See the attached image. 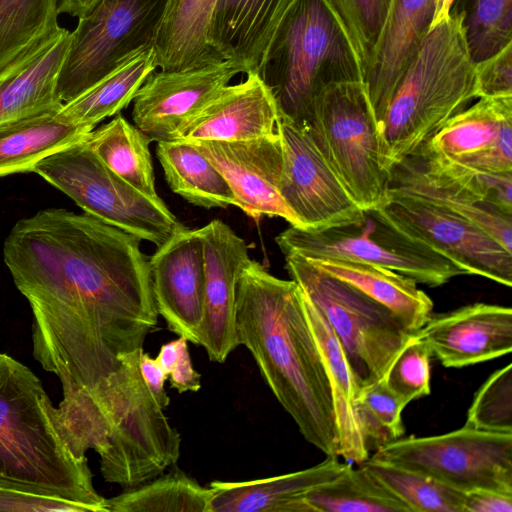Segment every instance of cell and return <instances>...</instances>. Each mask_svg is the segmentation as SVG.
Masks as SVG:
<instances>
[{
	"label": "cell",
	"instance_id": "30bf717a",
	"mask_svg": "<svg viewBox=\"0 0 512 512\" xmlns=\"http://www.w3.org/2000/svg\"><path fill=\"white\" fill-rule=\"evenodd\" d=\"M275 241L284 256L371 264L432 287L465 274L448 258L399 232L377 210L365 211L360 222L322 230L290 225Z\"/></svg>",
	"mask_w": 512,
	"mask_h": 512
},
{
	"label": "cell",
	"instance_id": "2e32d148",
	"mask_svg": "<svg viewBox=\"0 0 512 512\" xmlns=\"http://www.w3.org/2000/svg\"><path fill=\"white\" fill-rule=\"evenodd\" d=\"M244 68L222 60L200 67L153 72L133 98V121L151 141L173 140L180 127Z\"/></svg>",
	"mask_w": 512,
	"mask_h": 512
},
{
	"label": "cell",
	"instance_id": "e575fe53",
	"mask_svg": "<svg viewBox=\"0 0 512 512\" xmlns=\"http://www.w3.org/2000/svg\"><path fill=\"white\" fill-rule=\"evenodd\" d=\"M210 487L174 469L106 499L108 512H210Z\"/></svg>",
	"mask_w": 512,
	"mask_h": 512
},
{
	"label": "cell",
	"instance_id": "83f0119b",
	"mask_svg": "<svg viewBox=\"0 0 512 512\" xmlns=\"http://www.w3.org/2000/svg\"><path fill=\"white\" fill-rule=\"evenodd\" d=\"M309 260L319 269L347 282L388 308L410 333L419 331L432 316V300L407 276L387 268L348 260Z\"/></svg>",
	"mask_w": 512,
	"mask_h": 512
},
{
	"label": "cell",
	"instance_id": "7bdbcfd3",
	"mask_svg": "<svg viewBox=\"0 0 512 512\" xmlns=\"http://www.w3.org/2000/svg\"><path fill=\"white\" fill-rule=\"evenodd\" d=\"M475 96L512 97V43L475 64Z\"/></svg>",
	"mask_w": 512,
	"mask_h": 512
},
{
	"label": "cell",
	"instance_id": "f35d334b",
	"mask_svg": "<svg viewBox=\"0 0 512 512\" xmlns=\"http://www.w3.org/2000/svg\"><path fill=\"white\" fill-rule=\"evenodd\" d=\"M405 406L383 379L359 390L356 412L368 445L372 441L378 447L402 437Z\"/></svg>",
	"mask_w": 512,
	"mask_h": 512
},
{
	"label": "cell",
	"instance_id": "f546056e",
	"mask_svg": "<svg viewBox=\"0 0 512 512\" xmlns=\"http://www.w3.org/2000/svg\"><path fill=\"white\" fill-rule=\"evenodd\" d=\"M216 0H169L154 51L157 67L181 71L222 61L208 43Z\"/></svg>",
	"mask_w": 512,
	"mask_h": 512
},
{
	"label": "cell",
	"instance_id": "f6af8a7d",
	"mask_svg": "<svg viewBox=\"0 0 512 512\" xmlns=\"http://www.w3.org/2000/svg\"><path fill=\"white\" fill-rule=\"evenodd\" d=\"M176 340L177 356L168 373L170 385L179 393L197 392L201 388V375L192 365L188 340L182 336Z\"/></svg>",
	"mask_w": 512,
	"mask_h": 512
},
{
	"label": "cell",
	"instance_id": "74e56055",
	"mask_svg": "<svg viewBox=\"0 0 512 512\" xmlns=\"http://www.w3.org/2000/svg\"><path fill=\"white\" fill-rule=\"evenodd\" d=\"M59 0H0V65L57 28Z\"/></svg>",
	"mask_w": 512,
	"mask_h": 512
},
{
	"label": "cell",
	"instance_id": "44dd1931",
	"mask_svg": "<svg viewBox=\"0 0 512 512\" xmlns=\"http://www.w3.org/2000/svg\"><path fill=\"white\" fill-rule=\"evenodd\" d=\"M437 0H391L363 83L378 126L391 95L432 28Z\"/></svg>",
	"mask_w": 512,
	"mask_h": 512
},
{
	"label": "cell",
	"instance_id": "ab89813d",
	"mask_svg": "<svg viewBox=\"0 0 512 512\" xmlns=\"http://www.w3.org/2000/svg\"><path fill=\"white\" fill-rule=\"evenodd\" d=\"M339 19L363 71L381 34L391 0H324Z\"/></svg>",
	"mask_w": 512,
	"mask_h": 512
},
{
	"label": "cell",
	"instance_id": "f907efd6",
	"mask_svg": "<svg viewBox=\"0 0 512 512\" xmlns=\"http://www.w3.org/2000/svg\"><path fill=\"white\" fill-rule=\"evenodd\" d=\"M452 0H437L436 13L432 26L448 17Z\"/></svg>",
	"mask_w": 512,
	"mask_h": 512
},
{
	"label": "cell",
	"instance_id": "ffe728a7",
	"mask_svg": "<svg viewBox=\"0 0 512 512\" xmlns=\"http://www.w3.org/2000/svg\"><path fill=\"white\" fill-rule=\"evenodd\" d=\"M416 333L443 366L461 368L512 351V310L475 303L431 316Z\"/></svg>",
	"mask_w": 512,
	"mask_h": 512
},
{
	"label": "cell",
	"instance_id": "681fc988",
	"mask_svg": "<svg viewBox=\"0 0 512 512\" xmlns=\"http://www.w3.org/2000/svg\"><path fill=\"white\" fill-rule=\"evenodd\" d=\"M177 356V340L170 341L161 346L156 360L162 366L167 376Z\"/></svg>",
	"mask_w": 512,
	"mask_h": 512
},
{
	"label": "cell",
	"instance_id": "f1b7e54d",
	"mask_svg": "<svg viewBox=\"0 0 512 512\" xmlns=\"http://www.w3.org/2000/svg\"><path fill=\"white\" fill-rule=\"evenodd\" d=\"M61 107L0 123V176L32 171L45 157L87 137L91 131L66 120Z\"/></svg>",
	"mask_w": 512,
	"mask_h": 512
},
{
	"label": "cell",
	"instance_id": "60d3db41",
	"mask_svg": "<svg viewBox=\"0 0 512 512\" xmlns=\"http://www.w3.org/2000/svg\"><path fill=\"white\" fill-rule=\"evenodd\" d=\"M466 426L493 433H512V365L495 371L477 391Z\"/></svg>",
	"mask_w": 512,
	"mask_h": 512
},
{
	"label": "cell",
	"instance_id": "bcb514c9",
	"mask_svg": "<svg viewBox=\"0 0 512 512\" xmlns=\"http://www.w3.org/2000/svg\"><path fill=\"white\" fill-rule=\"evenodd\" d=\"M464 512H512V494L493 490L465 493Z\"/></svg>",
	"mask_w": 512,
	"mask_h": 512
},
{
	"label": "cell",
	"instance_id": "4316f807",
	"mask_svg": "<svg viewBox=\"0 0 512 512\" xmlns=\"http://www.w3.org/2000/svg\"><path fill=\"white\" fill-rule=\"evenodd\" d=\"M301 293L305 313L330 380L339 433L340 456L347 463L361 464L369 458V445L362 433L356 412L359 386L338 338L319 310L302 291Z\"/></svg>",
	"mask_w": 512,
	"mask_h": 512
},
{
	"label": "cell",
	"instance_id": "e0dca14e",
	"mask_svg": "<svg viewBox=\"0 0 512 512\" xmlns=\"http://www.w3.org/2000/svg\"><path fill=\"white\" fill-rule=\"evenodd\" d=\"M192 143L222 173L236 206L248 216L256 220L262 216L281 217L301 228L279 192L283 169L279 132L248 140Z\"/></svg>",
	"mask_w": 512,
	"mask_h": 512
},
{
	"label": "cell",
	"instance_id": "d590c367",
	"mask_svg": "<svg viewBox=\"0 0 512 512\" xmlns=\"http://www.w3.org/2000/svg\"><path fill=\"white\" fill-rule=\"evenodd\" d=\"M448 16L460 20L474 65L512 43V0H452Z\"/></svg>",
	"mask_w": 512,
	"mask_h": 512
},
{
	"label": "cell",
	"instance_id": "cb8c5ba5",
	"mask_svg": "<svg viewBox=\"0 0 512 512\" xmlns=\"http://www.w3.org/2000/svg\"><path fill=\"white\" fill-rule=\"evenodd\" d=\"M388 194L416 198L450 210L483 229L512 253V215L429 167L416 154L391 169Z\"/></svg>",
	"mask_w": 512,
	"mask_h": 512
},
{
	"label": "cell",
	"instance_id": "5b68a950",
	"mask_svg": "<svg viewBox=\"0 0 512 512\" xmlns=\"http://www.w3.org/2000/svg\"><path fill=\"white\" fill-rule=\"evenodd\" d=\"M272 94L279 117L305 128L315 97L332 83L363 81L357 53L324 0H294L256 73Z\"/></svg>",
	"mask_w": 512,
	"mask_h": 512
},
{
	"label": "cell",
	"instance_id": "3957f363",
	"mask_svg": "<svg viewBox=\"0 0 512 512\" xmlns=\"http://www.w3.org/2000/svg\"><path fill=\"white\" fill-rule=\"evenodd\" d=\"M0 486L92 505L108 512L87 458L74 454L41 380L0 352Z\"/></svg>",
	"mask_w": 512,
	"mask_h": 512
},
{
	"label": "cell",
	"instance_id": "b9f144b4",
	"mask_svg": "<svg viewBox=\"0 0 512 512\" xmlns=\"http://www.w3.org/2000/svg\"><path fill=\"white\" fill-rule=\"evenodd\" d=\"M432 355L428 344L415 333L386 372L384 382L406 405L430 394Z\"/></svg>",
	"mask_w": 512,
	"mask_h": 512
},
{
	"label": "cell",
	"instance_id": "7dc6e473",
	"mask_svg": "<svg viewBox=\"0 0 512 512\" xmlns=\"http://www.w3.org/2000/svg\"><path fill=\"white\" fill-rule=\"evenodd\" d=\"M139 370L143 381L150 389L158 403L166 409L170 398L165 390V382L168 376L156 358L142 351L139 359Z\"/></svg>",
	"mask_w": 512,
	"mask_h": 512
},
{
	"label": "cell",
	"instance_id": "7a4b0ae2",
	"mask_svg": "<svg viewBox=\"0 0 512 512\" xmlns=\"http://www.w3.org/2000/svg\"><path fill=\"white\" fill-rule=\"evenodd\" d=\"M236 327L239 345L249 350L304 439L326 456L339 457L330 380L296 282L273 276L251 259L237 286Z\"/></svg>",
	"mask_w": 512,
	"mask_h": 512
},
{
	"label": "cell",
	"instance_id": "4dcf8cb0",
	"mask_svg": "<svg viewBox=\"0 0 512 512\" xmlns=\"http://www.w3.org/2000/svg\"><path fill=\"white\" fill-rule=\"evenodd\" d=\"M157 68L154 47L143 48L80 96L63 104L59 113L92 131L99 122L126 108Z\"/></svg>",
	"mask_w": 512,
	"mask_h": 512
},
{
	"label": "cell",
	"instance_id": "484cf974",
	"mask_svg": "<svg viewBox=\"0 0 512 512\" xmlns=\"http://www.w3.org/2000/svg\"><path fill=\"white\" fill-rule=\"evenodd\" d=\"M294 0H216L207 39L221 60L257 73L263 54Z\"/></svg>",
	"mask_w": 512,
	"mask_h": 512
},
{
	"label": "cell",
	"instance_id": "ba28073f",
	"mask_svg": "<svg viewBox=\"0 0 512 512\" xmlns=\"http://www.w3.org/2000/svg\"><path fill=\"white\" fill-rule=\"evenodd\" d=\"M304 129L360 209L388 203L389 173L381 166L378 126L363 81L323 88Z\"/></svg>",
	"mask_w": 512,
	"mask_h": 512
},
{
	"label": "cell",
	"instance_id": "5bb4252c",
	"mask_svg": "<svg viewBox=\"0 0 512 512\" xmlns=\"http://www.w3.org/2000/svg\"><path fill=\"white\" fill-rule=\"evenodd\" d=\"M283 149L280 195L306 230L360 222L365 211L348 194L306 129L279 117Z\"/></svg>",
	"mask_w": 512,
	"mask_h": 512
},
{
	"label": "cell",
	"instance_id": "8d00e7d4",
	"mask_svg": "<svg viewBox=\"0 0 512 512\" xmlns=\"http://www.w3.org/2000/svg\"><path fill=\"white\" fill-rule=\"evenodd\" d=\"M359 465L411 512H464L465 493L427 475L369 458Z\"/></svg>",
	"mask_w": 512,
	"mask_h": 512
},
{
	"label": "cell",
	"instance_id": "ac0fdd59",
	"mask_svg": "<svg viewBox=\"0 0 512 512\" xmlns=\"http://www.w3.org/2000/svg\"><path fill=\"white\" fill-rule=\"evenodd\" d=\"M199 232L205 259V303L199 345L211 361L223 363L239 346L237 286L251 258L246 242L222 220H212Z\"/></svg>",
	"mask_w": 512,
	"mask_h": 512
},
{
	"label": "cell",
	"instance_id": "ee69618b",
	"mask_svg": "<svg viewBox=\"0 0 512 512\" xmlns=\"http://www.w3.org/2000/svg\"><path fill=\"white\" fill-rule=\"evenodd\" d=\"M0 511L98 512L97 508L92 505L2 486H0Z\"/></svg>",
	"mask_w": 512,
	"mask_h": 512
},
{
	"label": "cell",
	"instance_id": "52a82bcc",
	"mask_svg": "<svg viewBox=\"0 0 512 512\" xmlns=\"http://www.w3.org/2000/svg\"><path fill=\"white\" fill-rule=\"evenodd\" d=\"M285 263L292 280L338 338L359 390L384 379L413 333L388 308L306 257L285 255Z\"/></svg>",
	"mask_w": 512,
	"mask_h": 512
},
{
	"label": "cell",
	"instance_id": "7402d4cb",
	"mask_svg": "<svg viewBox=\"0 0 512 512\" xmlns=\"http://www.w3.org/2000/svg\"><path fill=\"white\" fill-rule=\"evenodd\" d=\"M246 75L244 81L223 87L180 127L174 139L240 141L276 134L279 112L272 94L256 73Z\"/></svg>",
	"mask_w": 512,
	"mask_h": 512
},
{
	"label": "cell",
	"instance_id": "8fae6325",
	"mask_svg": "<svg viewBox=\"0 0 512 512\" xmlns=\"http://www.w3.org/2000/svg\"><path fill=\"white\" fill-rule=\"evenodd\" d=\"M169 0H99L78 18L56 85L66 104L154 45Z\"/></svg>",
	"mask_w": 512,
	"mask_h": 512
},
{
	"label": "cell",
	"instance_id": "d4e9b609",
	"mask_svg": "<svg viewBox=\"0 0 512 512\" xmlns=\"http://www.w3.org/2000/svg\"><path fill=\"white\" fill-rule=\"evenodd\" d=\"M347 462L336 456L284 475L248 481H212L210 512H311L305 496L335 479Z\"/></svg>",
	"mask_w": 512,
	"mask_h": 512
},
{
	"label": "cell",
	"instance_id": "836d02e7",
	"mask_svg": "<svg viewBox=\"0 0 512 512\" xmlns=\"http://www.w3.org/2000/svg\"><path fill=\"white\" fill-rule=\"evenodd\" d=\"M311 512H411L363 466L347 463L333 480L305 496Z\"/></svg>",
	"mask_w": 512,
	"mask_h": 512
},
{
	"label": "cell",
	"instance_id": "4fadbf2b",
	"mask_svg": "<svg viewBox=\"0 0 512 512\" xmlns=\"http://www.w3.org/2000/svg\"><path fill=\"white\" fill-rule=\"evenodd\" d=\"M377 211L399 232L448 258L465 274L511 287L512 253L465 218L402 195H390L388 203Z\"/></svg>",
	"mask_w": 512,
	"mask_h": 512
},
{
	"label": "cell",
	"instance_id": "7c38bea8",
	"mask_svg": "<svg viewBox=\"0 0 512 512\" xmlns=\"http://www.w3.org/2000/svg\"><path fill=\"white\" fill-rule=\"evenodd\" d=\"M369 459L427 475L455 490L512 494V433L464 425L437 436L398 438Z\"/></svg>",
	"mask_w": 512,
	"mask_h": 512
},
{
	"label": "cell",
	"instance_id": "603a6c76",
	"mask_svg": "<svg viewBox=\"0 0 512 512\" xmlns=\"http://www.w3.org/2000/svg\"><path fill=\"white\" fill-rule=\"evenodd\" d=\"M70 39L59 25L0 65V123L63 105L56 85Z\"/></svg>",
	"mask_w": 512,
	"mask_h": 512
},
{
	"label": "cell",
	"instance_id": "d6a6232c",
	"mask_svg": "<svg viewBox=\"0 0 512 512\" xmlns=\"http://www.w3.org/2000/svg\"><path fill=\"white\" fill-rule=\"evenodd\" d=\"M85 141L93 153L116 175L141 193L159 197L149 144L151 140L124 117L92 130Z\"/></svg>",
	"mask_w": 512,
	"mask_h": 512
},
{
	"label": "cell",
	"instance_id": "c3c4849f",
	"mask_svg": "<svg viewBox=\"0 0 512 512\" xmlns=\"http://www.w3.org/2000/svg\"><path fill=\"white\" fill-rule=\"evenodd\" d=\"M99 0H59V15L64 13L80 18L89 12Z\"/></svg>",
	"mask_w": 512,
	"mask_h": 512
},
{
	"label": "cell",
	"instance_id": "1f68e13d",
	"mask_svg": "<svg viewBox=\"0 0 512 512\" xmlns=\"http://www.w3.org/2000/svg\"><path fill=\"white\" fill-rule=\"evenodd\" d=\"M156 153L170 189L190 204L206 209L236 206L230 185L194 143L159 141Z\"/></svg>",
	"mask_w": 512,
	"mask_h": 512
},
{
	"label": "cell",
	"instance_id": "9a60e30c",
	"mask_svg": "<svg viewBox=\"0 0 512 512\" xmlns=\"http://www.w3.org/2000/svg\"><path fill=\"white\" fill-rule=\"evenodd\" d=\"M158 314L170 331L199 345L204 317L205 259L199 229L179 224L149 258Z\"/></svg>",
	"mask_w": 512,
	"mask_h": 512
},
{
	"label": "cell",
	"instance_id": "277c9868",
	"mask_svg": "<svg viewBox=\"0 0 512 512\" xmlns=\"http://www.w3.org/2000/svg\"><path fill=\"white\" fill-rule=\"evenodd\" d=\"M475 96V65L460 20L432 26L399 79L379 127L380 161L389 173L423 146Z\"/></svg>",
	"mask_w": 512,
	"mask_h": 512
},
{
	"label": "cell",
	"instance_id": "6da1fadb",
	"mask_svg": "<svg viewBox=\"0 0 512 512\" xmlns=\"http://www.w3.org/2000/svg\"><path fill=\"white\" fill-rule=\"evenodd\" d=\"M141 239L87 213L49 208L7 235L4 262L34 317L32 353L62 387L56 407L70 442L99 424L98 400L121 355L158 323Z\"/></svg>",
	"mask_w": 512,
	"mask_h": 512
},
{
	"label": "cell",
	"instance_id": "d6986e66",
	"mask_svg": "<svg viewBox=\"0 0 512 512\" xmlns=\"http://www.w3.org/2000/svg\"><path fill=\"white\" fill-rule=\"evenodd\" d=\"M419 149L475 172H512V97L479 98Z\"/></svg>",
	"mask_w": 512,
	"mask_h": 512
},
{
	"label": "cell",
	"instance_id": "8992f818",
	"mask_svg": "<svg viewBox=\"0 0 512 512\" xmlns=\"http://www.w3.org/2000/svg\"><path fill=\"white\" fill-rule=\"evenodd\" d=\"M143 349L121 355L120 367L106 381L101 396L107 434L100 471L124 490L137 487L175 466L181 437L142 379Z\"/></svg>",
	"mask_w": 512,
	"mask_h": 512
},
{
	"label": "cell",
	"instance_id": "9c48e42d",
	"mask_svg": "<svg viewBox=\"0 0 512 512\" xmlns=\"http://www.w3.org/2000/svg\"><path fill=\"white\" fill-rule=\"evenodd\" d=\"M32 172L69 196L85 213L157 247L180 224L160 197H149L116 175L85 139L45 157Z\"/></svg>",
	"mask_w": 512,
	"mask_h": 512
}]
</instances>
